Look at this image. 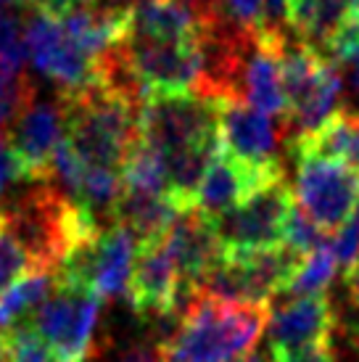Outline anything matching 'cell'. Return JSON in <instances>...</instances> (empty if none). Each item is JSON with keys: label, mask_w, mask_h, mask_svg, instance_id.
I'll return each mask as SVG.
<instances>
[{"label": "cell", "mask_w": 359, "mask_h": 362, "mask_svg": "<svg viewBox=\"0 0 359 362\" xmlns=\"http://www.w3.org/2000/svg\"><path fill=\"white\" fill-rule=\"evenodd\" d=\"M354 13L351 0H286V30L312 51L325 48L330 37Z\"/></svg>", "instance_id": "21"}, {"label": "cell", "mask_w": 359, "mask_h": 362, "mask_svg": "<svg viewBox=\"0 0 359 362\" xmlns=\"http://www.w3.org/2000/svg\"><path fill=\"white\" fill-rule=\"evenodd\" d=\"M283 93H286V122L283 132L299 130L296 138L314 132L339 111L343 82L333 64L307 45H286L283 56ZM293 138V141H296Z\"/></svg>", "instance_id": "4"}, {"label": "cell", "mask_w": 359, "mask_h": 362, "mask_svg": "<svg viewBox=\"0 0 359 362\" xmlns=\"http://www.w3.org/2000/svg\"><path fill=\"white\" fill-rule=\"evenodd\" d=\"M269 312L267 304L222 302L196 293L175 333L159 344V362H238L259 341Z\"/></svg>", "instance_id": "1"}, {"label": "cell", "mask_w": 359, "mask_h": 362, "mask_svg": "<svg viewBox=\"0 0 359 362\" xmlns=\"http://www.w3.org/2000/svg\"><path fill=\"white\" fill-rule=\"evenodd\" d=\"M177 3H182L185 8L193 11L196 19H199V24H204L206 19H211V13H214V8H217L220 0H177Z\"/></svg>", "instance_id": "34"}, {"label": "cell", "mask_w": 359, "mask_h": 362, "mask_svg": "<svg viewBox=\"0 0 359 362\" xmlns=\"http://www.w3.org/2000/svg\"><path fill=\"white\" fill-rule=\"evenodd\" d=\"M293 156H325L359 175V111L339 109L317 130L290 141Z\"/></svg>", "instance_id": "19"}, {"label": "cell", "mask_w": 359, "mask_h": 362, "mask_svg": "<svg viewBox=\"0 0 359 362\" xmlns=\"http://www.w3.org/2000/svg\"><path fill=\"white\" fill-rule=\"evenodd\" d=\"M66 130V109L64 98H32L21 114L13 119L11 132L6 135L11 143V151L16 153L24 180L45 182L48 180L50 159L61 141V132Z\"/></svg>", "instance_id": "11"}, {"label": "cell", "mask_w": 359, "mask_h": 362, "mask_svg": "<svg viewBox=\"0 0 359 362\" xmlns=\"http://www.w3.org/2000/svg\"><path fill=\"white\" fill-rule=\"evenodd\" d=\"M0 362H11L8 360V349H6V341H3V336H0Z\"/></svg>", "instance_id": "38"}, {"label": "cell", "mask_w": 359, "mask_h": 362, "mask_svg": "<svg viewBox=\"0 0 359 362\" xmlns=\"http://www.w3.org/2000/svg\"><path fill=\"white\" fill-rule=\"evenodd\" d=\"M119 64L124 80L138 98L153 93H196L204 77L201 40L188 37L177 42L130 40L119 48Z\"/></svg>", "instance_id": "5"}, {"label": "cell", "mask_w": 359, "mask_h": 362, "mask_svg": "<svg viewBox=\"0 0 359 362\" xmlns=\"http://www.w3.org/2000/svg\"><path fill=\"white\" fill-rule=\"evenodd\" d=\"M119 362H159V354H153L151 349L140 346V349H132V352L124 354Z\"/></svg>", "instance_id": "36"}, {"label": "cell", "mask_w": 359, "mask_h": 362, "mask_svg": "<svg viewBox=\"0 0 359 362\" xmlns=\"http://www.w3.org/2000/svg\"><path fill=\"white\" fill-rule=\"evenodd\" d=\"M293 206V188L286 180H278L211 220L222 254H249L280 246Z\"/></svg>", "instance_id": "7"}, {"label": "cell", "mask_w": 359, "mask_h": 362, "mask_svg": "<svg viewBox=\"0 0 359 362\" xmlns=\"http://www.w3.org/2000/svg\"><path fill=\"white\" fill-rule=\"evenodd\" d=\"M330 249L336 254L339 264H343L346 270L359 259V211L341 228L339 235L330 241Z\"/></svg>", "instance_id": "30"}, {"label": "cell", "mask_w": 359, "mask_h": 362, "mask_svg": "<svg viewBox=\"0 0 359 362\" xmlns=\"http://www.w3.org/2000/svg\"><path fill=\"white\" fill-rule=\"evenodd\" d=\"M288 35L257 32L243 56L238 82V98L261 111L264 117H280L286 122V93H283V56Z\"/></svg>", "instance_id": "16"}, {"label": "cell", "mask_w": 359, "mask_h": 362, "mask_svg": "<svg viewBox=\"0 0 359 362\" xmlns=\"http://www.w3.org/2000/svg\"><path fill=\"white\" fill-rule=\"evenodd\" d=\"M351 6H354V11H359V0H351Z\"/></svg>", "instance_id": "41"}, {"label": "cell", "mask_w": 359, "mask_h": 362, "mask_svg": "<svg viewBox=\"0 0 359 362\" xmlns=\"http://www.w3.org/2000/svg\"><path fill=\"white\" fill-rule=\"evenodd\" d=\"M24 180V170H21L16 153L11 151V143L6 135H0V206H3V199L8 196L11 185Z\"/></svg>", "instance_id": "31"}, {"label": "cell", "mask_w": 359, "mask_h": 362, "mask_svg": "<svg viewBox=\"0 0 359 362\" xmlns=\"http://www.w3.org/2000/svg\"><path fill=\"white\" fill-rule=\"evenodd\" d=\"M217 132L220 146L249 167L267 170L283 167L278 159L280 135L272 122L243 98H217Z\"/></svg>", "instance_id": "14"}, {"label": "cell", "mask_w": 359, "mask_h": 362, "mask_svg": "<svg viewBox=\"0 0 359 362\" xmlns=\"http://www.w3.org/2000/svg\"><path fill=\"white\" fill-rule=\"evenodd\" d=\"M93 0H35V11H40L45 16L56 21H64L66 16H71L74 11L90 6Z\"/></svg>", "instance_id": "32"}, {"label": "cell", "mask_w": 359, "mask_h": 362, "mask_svg": "<svg viewBox=\"0 0 359 362\" xmlns=\"http://www.w3.org/2000/svg\"><path fill=\"white\" fill-rule=\"evenodd\" d=\"M122 191L135 193H167L164 161L159 151L148 146L143 138H135L130 151L122 161Z\"/></svg>", "instance_id": "23"}, {"label": "cell", "mask_w": 359, "mask_h": 362, "mask_svg": "<svg viewBox=\"0 0 359 362\" xmlns=\"http://www.w3.org/2000/svg\"><path fill=\"white\" fill-rule=\"evenodd\" d=\"M328 241H330L328 235L319 230L317 225H314V222H312L310 217L299 209V206H293L288 222H286V235H283V243H286L288 249H293V252H299L301 257H307V254H312L314 249L325 246Z\"/></svg>", "instance_id": "29"}, {"label": "cell", "mask_w": 359, "mask_h": 362, "mask_svg": "<svg viewBox=\"0 0 359 362\" xmlns=\"http://www.w3.org/2000/svg\"><path fill=\"white\" fill-rule=\"evenodd\" d=\"M74 48L98 64L103 56L122 48L130 37V6H98L90 3L59 21Z\"/></svg>", "instance_id": "18"}, {"label": "cell", "mask_w": 359, "mask_h": 362, "mask_svg": "<svg viewBox=\"0 0 359 362\" xmlns=\"http://www.w3.org/2000/svg\"><path fill=\"white\" fill-rule=\"evenodd\" d=\"M127 296H130L135 315L140 317H148V315L151 317H170L182 304L177 264L167 246V238L138 243Z\"/></svg>", "instance_id": "15"}, {"label": "cell", "mask_w": 359, "mask_h": 362, "mask_svg": "<svg viewBox=\"0 0 359 362\" xmlns=\"http://www.w3.org/2000/svg\"><path fill=\"white\" fill-rule=\"evenodd\" d=\"M24 40L32 66L53 82L64 98L80 95L98 85V64L74 48L56 19L35 11L24 27Z\"/></svg>", "instance_id": "10"}, {"label": "cell", "mask_w": 359, "mask_h": 362, "mask_svg": "<svg viewBox=\"0 0 359 362\" xmlns=\"http://www.w3.org/2000/svg\"><path fill=\"white\" fill-rule=\"evenodd\" d=\"M21 3H35V0H0V8L3 6H21Z\"/></svg>", "instance_id": "39"}, {"label": "cell", "mask_w": 359, "mask_h": 362, "mask_svg": "<svg viewBox=\"0 0 359 362\" xmlns=\"http://www.w3.org/2000/svg\"><path fill=\"white\" fill-rule=\"evenodd\" d=\"M100 304L103 299L90 288L56 283L30 325L53 346L61 362H88L95 349Z\"/></svg>", "instance_id": "8"}, {"label": "cell", "mask_w": 359, "mask_h": 362, "mask_svg": "<svg viewBox=\"0 0 359 362\" xmlns=\"http://www.w3.org/2000/svg\"><path fill=\"white\" fill-rule=\"evenodd\" d=\"M56 286V275L45 270H30L21 281H16L8 291L0 293V331L21 322L30 310H37L50 296Z\"/></svg>", "instance_id": "22"}, {"label": "cell", "mask_w": 359, "mask_h": 362, "mask_svg": "<svg viewBox=\"0 0 359 362\" xmlns=\"http://www.w3.org/2000/svg\"><path fill=\"white\" fill-rule=\"evenodd\" d=\"M93 3H98V6H106V3H111V6H114V3H124V0H93Z\"/></svg>", "instance_id": "40"}, {"label": "cell", "mask_w": 359, "mask_h": 362, "mask_svg": "<svg viewBox=\"0 0 359 362\" xmlns=\"http://www.w3.org/2000/svg\"><path fill=\"white\" fill-rule=\"evenodd\" d=\"M238 362H272V357H267V354H259V352H249L246 357H240Z\"/></svg>", "instance_id": "37"}, {"label": "cell", "mask_w": 359, "mask_h": 362, "mask_svg": "<svg viewBox=\"0 0 359 362\" xmlns=\"http://www.w3.org/2000/svg\"><path fill=\"white\" fill-rule=\"evenodd\" d=\"M27 64L24 24L11 11L0 8V74L21 77Z\"/></svg>", "instance_id": "26"}, {"label": "cell", "mask_w": 359, "mask_h": 362, "mask_svg": "<svg viewBox=\"0 0 359 362\" xmlns=\"http://www.w3.org/2000/svg\"><path fill=\"white\" fill-rule=\"evenodd\" d=\"M339 270V259L330 249V241L325 246L314 249L312 254L304 257L301 267L296 270L293 281L288 283V293H304V296H314V293H325V288L330 286V281L336 278Z\"/></svg>", "instance_id": "24"}, {"label": "cell", "mask_w": 359, "mask_h": 362, "mask_svg": "<svg viewBox=\"0 0 359 362\" xmlns=\"http://www.w3.org/2000/svg\"><path fill=\"white\" fill-rule=\"evenodd\" d=\"M336 328L339 317L328 293L290 299L269 312V352L283 357L312 346H333Z\"/></svg>", "instance_id": "13"}, {"label": "cell", "mask_w": 359, "mask_h": 362, "mask_svg": "<svg viewBox=\"0 0 359 362\" xmlns=\"http://www.w3.org/2000/svg\"><path fill=\"white\" fill-rule=\"evenodd\" d=\"M0 336L6 341L11 362H61L59 354L53 352V346L32 328L30 322H16Z\"/></svg>", "instance_id": "25"}, {"label": "cell", "mask_w": 359, "mask_h": 362, "mask_svg": "<svg viewBox=\"0 0 359 362\" xmlns=\"http://www.w3.org/2000/svg\"><path fill=\"white\" fill-rule=\"evenodd\" d=\"M196 35V13L177 0H135L130 6V40L177 42Z\"/></svg>", "instance_id": "20"}, {"label": "cell", "mask_w": 359, "mask_h": 362, "mask_svg": "<svg viewBox=\"0 0 359 362\" xmlns=\"http://www.w3.org/2000/svg\"><path fill=\"white\" fill-rule=\"evenodd\" d=\"M278 180H286L283 167L257 170V167H249L240 159H235L222 146H217L209 167L201 177L199 191H196L193 211H199L201 217H206L211 222L222 217L225 211H230L233 206L243 204L257 191H261V188H267V185Z\"/></svg>", "instance_id": "12"}, {"label": "cell", "mask_w": 359, "mask_h": 362, "mask_svg": "<svg viewBox=\"0 0 359 362\" xmlns=\"http://www.w3.org/2000/svg\"><path fill=\"white\" fill-rule=\"evenodd\" d=\"M138 241L124 225H103L95 238L77 246L56 270V283L80 286L100 299H122L130 293Z\"/></svg>", "instance_id": "6"}, {"label": "cell", "mask_w": 359, "mask_h": 362, "mask_svg": "<svg viewBox=\"0 0 359 362\" xmlns=\"http://www.w3.org/2000/svg\"><path fill=\"white\" fill-rule=\"evenodd\" d=\"M296 159V199L299 209L319 230H341L359 209V175L341 161L325 156H293Z\"/></svg>", "instance_id": "9"}, {"label": "cell", "mask_w": 359, "mask_h": 362, "mask_svg": "<svg viewBox=\"0 0 359 362\" xmlns=\"http://www.w3.org/2000/svg\"><path fill=\"white\" fill-rule=\"evenodd\" d=\"M37 95L35 85L30 77H8V74H0V132L11 127L13 119L21 114V109L27 106Z\"/></svg>", "instance_id": "28"}, {"label": "cell", "mask_w": 359, "mask_h": 362, "mask_svg": "<svg viewBox=\"0 0 359 362\" xmlns=\"http://www.w3.org/2000/svg\"><path fill=\"white\" fill-rule=\"evenodd\" d=\"M343 281H346V291H349L351 304H354V310L359 312V259L351 264L349 270H346Z\"/></svg>", "instance_id": "35"}, {"label": "cell", "mask_w": 359, "mask_h": 362, "mask_svg": "<svg viewBox=\"0 0 359 362\" xmlns=\"http://www.w3.org/2000/svg\"><path fill=\"white\" fill-rule=\"evenodd\" d=\"M32 270V262L21 243L11 235L6 222L0 220V293L8 291L16 281H21Z\"/></svg>", "instance_id": "27"}, {"label": "cell", "mask_w": 359, "mask_h": 362, "mask_svg": "<svg viewBox=\"0 0 359 362\" xmlns=\"http://www.w3.org/2000/svg\"><path fill=\"white\" fill-rule=\"evenodd\" d=\"M272 362H336V357H333V346H312L293 354L272 357Z\"/></svg>", "instance_id": "33"}, {"label": "cell", "mask_w": 359, "mask_h": 362, "mask_svg": "<svg viewBox=\"0 0 359 362\" xmlns=\"http://www.w3.org/2000/svg\"><path fill=\"white\" fill-rule=\"evenodd\" d=\"M135 101V93L114 82L64 98L66 141L88 170L122 172V161L138 138Z\"/></svg>", "instance_id": "2"}, {"label": "cell", "mask_w": 359, "mask_h": 362, "mask_svg": "<svg viewBox=\"0 0 359 362\" xmlns=\"http://www.w3.org/2000/svg\"><path fill=\"white\" fill-rule=\"evenodd\" d=\"M167 246H170L180 278V299L188 304L201 291V283L211 270V264L220 259V241L214 235V228L199 211H182L167 230Z\"/></svg>", "instance_id": "17"}, {"label": "cell", "mask_w": 359, "mask_h": 362, "mask_svg": "<svg viewBox=\"0 0 359 362\" xmlns=\"http://www.w3.org/2000/svg\"><path fill=\"white\" fill-rule=\"evenodd\" d=\"M138 138L159 151L161 161L188 153H211L220 146L214 101L196 93H153L140 98Z\"/></svg>", "instance_id": "3"}]
</instances>
